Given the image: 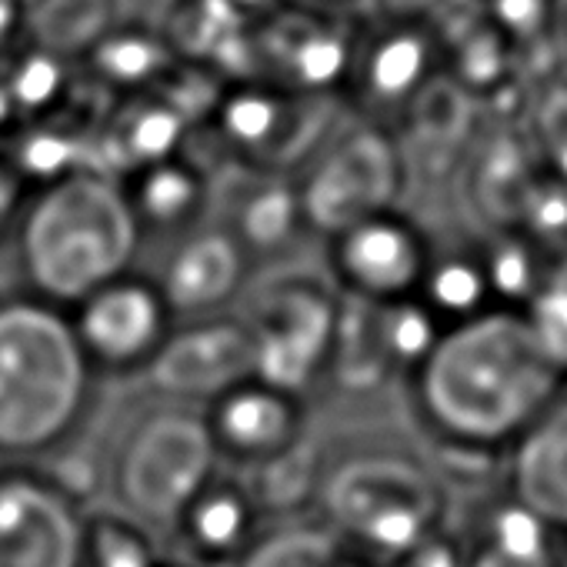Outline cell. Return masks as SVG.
Here are the masks:
<instances>
[{
    "label": "cell",
    "mask_w": 567,
    "mask_h": 567,
    "mask_svg": "<svg viewBox=\"0 0 567 567\" xmlns=\"http://www.w3.org/2000/svg\"><path fill=\"white\" fill-rule=\"evenodd\" d=\"M467 567H567L564 547L557 550H520L477 534H464Z\"/></svg>",
    "instance_id": "26"
},
{
    "label": "cell",
    "mask_w": 567,
    "mask_h": 567,
    "mask_svg": "<svg viewBox=\"0 0 567 567\" xmlns=\"http://www.w3.org/2000/svg\"><path fill=\"white\" fill-rule=\"evenodd\" d=\"M127 207L134 214L141 250L157 240V247L190 234L210 220L214 181L204 167L187 157H167L121 177Z\"/></svg>",
    "instance_id": "17"
},
{
    "label": "cell",
    "mask_w": 567,
    "mask_h": 567,
    "mask_svg": "<svg viewBox=\"0 0 567 567\" xmlns=\"http://www.w3.org/2000/svg\"><path fill=\"white\" fill-rule=\"evenodd\" d=\"M18 24H28V8L14 4V0H0V48L18 34Z\"/></svg>",
    "instance_id": "31"
},
{
    "label": "cell",
    "mask_w": 567,
    "mask_h": 567,
    "mask_svg": "<svg viewBox=\"0 0 567 567\" xmlns=\"http://www.w3.org/2000/svg\"><path fill=\"white\" fill-rule=\"evenodd\" d=\"M540 144L547 167L557 181H567V94H554L540 111Z\"/></svg>",
    "instance_id": "28"
},
{
    "label": "cell",
    "mask_w": 567,
    "mask_h": 567,
    "mask_svg": "<svg viewBox=\"0 0 567 567\" xmlns=\"http://www.w3.org/2000/svg\"><path fill=\"white\" fill-rule=\"evenodd\" d=\"M324 567H381V564H374V560H368V557H361L358 550H351V547L341 544V550H338Z\"/></svg>",
    "instance_id": "32"
},
{
    "label": "cell",
    "mask_w": 567,
    "mask_h": 567,
    "mask_svg": "<svg viewBox=\"0 0 567 567\" xmlns=\"http://www.w3.org/2000/svg\"><path fill=\"white\" fill-rule=\"evenodd\" d=\"M481 254L494 305L507 311H524L557 270L547 267L550 247L530 237L527 230H501L494 240L481 244Z\"/></svg>",
    "instance_id": "21"
},
{
    "label": "cell",
    "mask_w": 567,
    "mask_h": 567,
    "mask_svg": "<svg viewBox=\"0 0 567 567\" xmlns=\"http://www.w3.org/2000/svg\"><path fill=\"white\" fill-rule=\"evenodd\" d=\"M511 497L567 534V398L511 444Z\"/></svg>",
    "instance_id": "18"
},
{
    "label": "cell",
    "mask_w": 567,
    "mask_h": 567,
    "mask_svg": "<svg viewBox=\"0 0 567 567\" xmlns=\"http://www.w3.org/2000/svg\"><path fill=\"white\" fill-rule=\"evenodd\" d=\"M564 378L520 311L494 308L444 331L408 378L421 427L454 451L511 447L557 398Z\"/></svg>",
    "instance_id": "1"
},
{
    "label": "cell",
    "mask_w": 567,
    "mask_h": 567,
    "mask_svg": "<svg viewBox=\"0 0 567 567\" xmlns=\"http://www.w3.org/2000/svg\"><path fill=\"white\" fill-rule=\"evenodd\" d=\"M398 174V147L381 131L371 127L334 141L301 187L311 227L328 237L358 217L391 210Z\"/></svg>",
    "instance_id": "11"
},
{
    "label": "cell",
    "mask_w": 567,
    "mask_h": 567,
    "mask_svg": "<svg viewBox=\"0 0 567 567\" xmlns=\"http://www.w3.org/2000/svg\"><path fill=\"white\" fill-rule=\"evenodd\" d=\"M447 331L461 328L487 311H494L491 280L484 270L481 247H437L431 244V257L414 295Z\"/></svg>",
    "instance_id": "19"
},
{
    "label": "cell",
    "mask_w": 567,
    "mask_h": 567,
    "mask_svg": "<svg viewBox=\"0 0 567 567\" xmlns=\"http://www.w3.org/2000/svg\"><path fill=\"white\" fill-rule=\"evenodd\" d=\"M84 507L51 474L0 467V567H81Z\"/></svg>",
    "instance_id": "8"
},
{
    "label": "cell",
    "mask_w": 567,
    "mask_h": 567,
    "mask_svg": "<svg viewBox=\"0 0 567 567\" xmlns=\"http://www.w3.org/2000/svg\"><path fill=\"white\" fill-rule=\"evenodd\" d=\"M68 321L97 381L147 374L177 328L161 284L137 264L68 308Z\"/></svg>",
    "instance_id": "6"
},
{
    "label": "cell",
    "mask_w": 567,
    "mask_h": 567,
    "mask_svg": "<svg viewBox=\"0 0 567 567\" xmlns=\"http://www.w3.org/2000/svg\"><path fill=\"white\" fill-rule=\"evenodd\" d=\"M14 247L21 291L68 311L137 264L141 234L121 181L78 171L28 197Z\"/></svg>",
    "instance_id": "3"
},
{
    "label": "cell",
    "mask_w": 567,
    "mask_h": 567,
    "mask_svg": "<svg viewBox=\"0 0 567 567\" xmlns=\"http://www.w3.org/2000/svg\"><path fill=\"white\" fill-rule=\"evenodd\" d=\"M164 567H194V564H184V560H177V557H171V560H167Z\"/></svg>",
    "instance_id": "34"
},
{
    "label": "cell",
    "mask_w": 567,
    "mask_h": 567,
    "mask_svg": "<svg viewBox=\"0 0 567 567\" xmlns=\"http://www.w3.org/2000/svg\"><path fill=\"white\" fill-rule=\"evenodd\" d=\"M391 567H467V540L464 534L441 524Z\"/></svg>",
    "instance_id": "27"
},
{
    "label": "cell",
    "mask_w": 567,
    "mask_h": 567,
    "mask_svg": "<svg viewBox=\"0 0 567 567\" xmlns=\"http://www.w3.org/2000/svg\"><path fill=\"white\" fill-rule=\"evenodd\" d=\"M167 540L117 504L87 507L81 524V567H164Z\"/></svg>",
    "instance_id": "20"
},
{
    "label": "cell",
    "mask_w": 567,
    "mask_h": 567,
    "mask_svg": "<svg viewBox=\"0 0 567 567\" xmlns=\"http://www.w3.org/2000/svg\"><path fill=\"white\" fill-rule=\"evenodd\" d=\"M68 68H71L68 58L51 51V48L34 51V54H21L14 61L11 78L0 81V84L8 87L21 124L44 121V117L58 114V104L68 94Z\"/></svg>",
    "instance_id": "24"
},
{
    "label": "cell",
    "mask_w": 567,
    "mask_h": 567,
    "mask_svg": "<svg viewBox=\"0 0 567 567\" xmlns=\"http://www.w3.org/2000/svg\"><path fill=\"white\" fill-rule=\"evenodd\" d=\"M244 174L234 177V187H214V210L217 220L247 254L250 267L288 260L298 244L308 237L311 217L301 197V187L291 184L277 171H254L240 167Z\"/></svg>",
    "instance_id": "14"
},
{
    "label": "cell",
    "mask_w": 567,
    "mask_h": 567,
    "mask_svg": "<svg viewBox=\"0 0 567 567\" xmlns=\"http://www.w3.org/2000/svg\"><path fill=\"white\" fill-rule=\"evenodd\" d=\"M295 8L298 11L270 14L244 38V51L260 68V84L315 97L331 87H344L358 34L334 24L324 8Z\"/></svg>",
    "instance_id": "10"
},
{
    "label": "cell",
    "mask_w": 567,
    "mask_h": 567,
    "mask_svg": "<svg viewBox=\"0 0 567 567\" xmlns=\"http://www.w3.org/2000/svg\"><path fill=\"white\" fill-rule=\"evenodd\" d=\"M144 270H151V277L161 284L177 324L227 311L244 295L247 277L254 274L240 244L217 220H207L164 244L161 260Z\"/></svg>",
    "instance_id": "13"
},
{
    "label": "cell",
    "mask_w": 567,
    "mask_h": 567,
    "mask_svg": "<svg viewBox=\"0 0 567 567\" xmlns=\"http://www.w3.org/2000/svg\"><path fill=\"white\" fill-rule=\"evenodd\" d=\"M220 467L214 441L197 404L157 394L137 421L127 424L107 464L114 504L167 537L184 504Z\"/></svg>",
    "instance_id": "4"
},
{
    "label": "cell",
    "mask_w": 567,
    "mask_h": 567,
    "mask_svg": "<svg viewBox=\"0 0 567 567\" xmlns=\"http://www.w3.org/2000/svg\"><path fill=\"white\" fill-rule=\"evenodd\" d=\"M31 194L34 190L18 174V167L11 164L4 147H0V237H14V227H18Z\"/></svg>",
    "instance_id": "29"
},
{
    "label": "cell",
    "mask_w": 567,
    "mask_h": 567,
    "mask_svg": "<svg viewBox=\"0 0 567 567\" xmlns=\"http://www.w3.org/2000/svg\"><path fill=\"white\" fill-rule=\"evenodd\" d=\"M437 61L434 34L417 21H391L358 34L344 91L368 121L401 114L431 84Z\"/></svg>",
    "instance_id": "16"
},
{
    "label": "cell",
    "mask_w": 567,
    "mask_h": 567,
    "mask_svg": "<svg viewBox=\"0 0 567 567\" xmlns=\"http://www.w3.org/2000/svg\"><path fill=\"white\" fill-rule=\"evenodd\" d=\"M200 411L220 467L240 474L291 454L311 437V401L260 378L237 381Z\"/></svg>",
    "instance_id": "9"
},
{
    "label": "cell",
    "mask_w": 567,
    "mask_h": 567,
    "mask_svg": "<svg viewBox=\"0 0 567 567\" xmlns=\"http://www.w3.org/2000/svg\"><path fill=\"white\" fill-rule=\"evenodd\" d=\"M431 257V237L411 217L378 210L328 234V277L348 298L401 301L414 298Z\"/></svg>",
    "instance_id": "7"
},
{
    "label": "cell",
    "mask_w": 567,
    "mask_h": 567,
    "mask_svg": "<svg viewBox=\"0 0 567 567\" xmlns=\"http://www.w3.org/2000/svg\"><path fill=\"white\" fill-rule=\"evenodd\" d=\"M240 315L254 331V378L311 401L324 384L341 315L334 280L311 270L270 274Z\"/></svg>",
    "instance_id": "5"
},
{
    "label": "cell",
    "mask_w": 567,
    "mask_h": 567,
    "mask_svg": "<svg viewBox=\"0 0 567 567\" xmlns=\"http://www.w3.org/2000/svg\"><path fill=\"white\" fill-rule=\"evenodd\" d=\"M270 524L247 477L230 467H217L210 481L184 504L167 530L171 557L194 567H234L247 547Z\"/></svg>",
    "instance_id": "15"
},
{
    "label": "cell",
    "mask_w": 567,
    "mask_h": 567,
    "mask_svg": "<svg viewBox=\"0 0 567 567\" xmlns=\"http://www.w3.org/2000/svg\"><path fill=\"white\" fill-rule=\"evenodd\" d=\"M298 4H311V8H338V0H298Z\"/></svg>",
    "instance_id": "33"
},
{
    "label": "cell",
    "mask_w": 567,
    "mask_h": 567,
    "mask_svg": "<svg viewBox=\"0 0 567 567\" xmlns=\"http://www.w3.org/2000/svg\"><path fill=\"white\" fill-rule=\"evenodd\" d=\"M144 378L161 398L204 408L220 391L254 378V331L237 311L181 321Z\"/></svg>",
    "instance_id": "12"
},
{
    "label": "cell",
    "mask_w": 567,
    "mask_h": 567,
    "mask_svg": "<svg viewBox=\"0 0 567 567\" xmlns=\"http://www.w3.org/2000/svg\"><path fill=\"white\" fill-rule=\"evenodd\" d=\"M338 550L341 537L324 517H280V524L260 530L234 567H324Z\"/></svg>",
    "instance_id": "23"
},
{
    "label": "cell",
    "mask_w": 567,
    "mask_h": 567,
    "mask_svg": "<svg viewBox=\"0 0 567 567\" xmlns=\"http://www.w3.org/2000/svg\"><path fill=\"white\" fill-rule=\"evenodd\" d=\"M94 384L64 308L28 291L0 298V461L31 464L64 447Z\"/></svg>",
    "instance_id": "2"
},
{
    "label": "cell",
    "mask_w": 567,
    "mask_h": 567,
    "mask_svg": "<svg viewBox=\"0 0 567 567\" xmlns=\"http://www.w3.org/2000/svg\"><path fill=\"white\" fill-rule=\"evenodd\" d=\"M540 344L544 358L567 384V264H560L534 301L520 311Z\"/></svg>",
    "instance_id": "25"
},
{
    "label": "cell",
    "mask_w": 567,
    "mask_h": 567,
    "mask_svg": "<svg viewBox=\"0 0 567 567\" xmlns=\"http://www.w3.org/2000/svg\"><path fill=\"white\" fill-rule=\"evenodd\" d=\"M171 51L161 38L147 31H104L94 38L87 54V68L101 81V87H117L127 94H144L164 84V68Z\"/></svg>",
    "instance_id": "22"
},
{
    "label": "cell",
    "mask_w": 567,
    "mask_h": 567,
    "mask_svg": "<svg viewBox=\"0 0 567 567\" xmlns=\"http://www.w3.org/2000/svg\"><path fill=\"white\" fill-rule=\"evenodd\" d=\"M494 14L511 34H534L544 14V0H494Z\"/></svg>",
    "instance_id": "30"
}]
</instances>
